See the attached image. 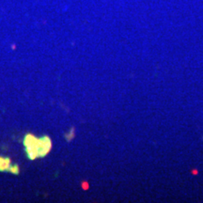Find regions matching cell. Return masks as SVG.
<instances>
[{
  "instance_id": "cell-5",
  "label": "cell",
  "mask_w": 203,
  "mask_h": 203,
  "mask_svg": "<svg viewBox=\"0 0 203 203\" xmlns=\"http://www.w3.org/2000/svg\"><path fill=\"white\" fill-rule=\"evenodd\" d=\"M74 136V129H72V131H71L68 134L65 135V138H66V140L70 141V140H72V138H73Z\"/></svg>"
},
{
  "instance_id": "cell-2",
  "label": "cell",
  "mask_w": 203,
  "mask_h": 203,
  "mask_svg": "<svg viewBox=\"0 0 203 203\" xmlns=\"http://www.w3.org/2000/svg\"><path fill=\"white\" fill-rule=\"evenodd\" d=\"M52 150V140L49 136L45 135L39 138V157L46 156Z\"/></svg>"
},
{
  "instance_id": "cell-4",
  "label": "cell",
  "mask_w": 203,
  "mask_h": 203,
  "mask_svg": "<svg viewBox=\"0 0 203 203\" xmlns=\"http://www.w3.org/2000/svg\"><path fill=\"white\" fill-rule=\"evenodd\" d=\"M8 172H11L13 174L18 175L20 173V167L18 165H11V166L8 169Z\"/></svg>"
},
{
  "instance_id": "cell-1",
  "label": "cell",
  "mask_w": 203,
  "mask_h": 203,
  "mask_svg": "<svg viewBox=\"0 0 203 203\" xmlns=\"http://www.w3.org/2000/svg\"><path fill=\"white\" fill-rule=\"evenodd\" d=\"M24 146L26 147L28 157L30 160L39 158V138H37L32 134H28L24 138Z\"/></svg>"
},
{
  "instance_id": "cell-3",
  "label": "cell",
  "mask_w": 203,
  "mask_h": 203,
  "mask_svg": "<svg viewBox=\"0 0 203 203\" xmlns=\"http://www.w3.org/2000/svg\"><path fill=\"white\" fill-rule=\"evenodd\" d=\"M12 165V160L9 157H0V171H8Z\"/></svg>"
}]
</instances>
